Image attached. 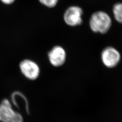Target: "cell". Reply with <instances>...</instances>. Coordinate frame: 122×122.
I'll return each instance as SVG.
<instances>
[{"label":"cell","instance_id":"obj_5","mask_svg":"<svg viewBox=\"0 0 122 122\" xmlns=\"http://www.w3.org/2000/svg\"><path fill=\"white\" fill-rule=\"evenodd\" d=\"M66 52L60 46H55L48 52V59L50 63L55 67L63 65L66 60Z\"/></svg>","mask_w":122,"mask_h":122},{"label":"cell","instance_id":"obj_8","mask_svg":"<svg viewBox=\"0 0 122 122\" xmlns=\"http://www.w3.org/2000/svg\"><path fill=\"white\" fill-rule=\"evenodd\" d=\"M39 2L44 5L52 8L55 7L58 1V0H39Z\"/></svg>","mask_w":122,"mask_h":122},{"label":"cell","instance_id":"obj_1","mask_svg":"<svg viewBox=\"0 0 122 122\" xmlns=\"http://www.w3.org/2000/svg\"><path fill=\"white\" fill-rule=\"evenodd\" d=\"M89 24L93 32L105 34L110 29L112 25V20L107 13L99 11L92 15Z\"/></svg>","mask_w":122,"mask_h":122},{"label":"cell","instance_id":"obj_2","mask_svg":"<svg viewBox=\"0 0 122 122\" xmlns=\"http://www.w3.org/2000/svg\"><path fill=\"white\" fill-rule=\"evenodd\" d=\"M82 9L77 6H71L66 10L63 15L64 20L70 26H77L82 22Z\"/></svg>","mask_w":122,"mask_h":122},{"label":"cell","instance_id":"obj_4","mask_svg":"<svg viewBox=\"0 0 122 122\" xmlns=\"http://www.w3.org/2000/svg\"><path fill=\"white\" fill-rule=\"evenodd\" d=\"M120 54L118 50L112 47L105 48L101 53L103 64L109 68H112L118 64L120 60Z\"/></svg>","mask_w":122,"mask_h":122},{"label":"cell","instance_id":"obj_10","mask_svg":"<svg viewBox=\"0 0 122 122\" xmlns=\"http://www.w3.org/2000/svg\"><path fill=\"white\" fill-rule=\"evenodd\" d=\"M0 2L5 5H10L13 4L15 0H0Z\"/></svg>","mask_w":122,"mask_h":122},{"label":"cell","instance_id":"obj_3","mask_svg":"<svg viewBox=\"0 0 122 122\" xmlns=\"http://www.w3.org/2000/svg\"><path fill=\"white\" fill-rule=\"evenodd\" d=\"M19 66L22 74L27 78L33 81L39 76V67L35 61L25 59L20 62Z\"/></svg>","mask_w":122,"mask_h":122},{"label":"cell","instance_id":"obj_9","mask_svg":"<svg viewBox=\"0 0 122 122\" xmlns=\"http://www.w3.org/2000/svg\"><path fill=\"white\" fill-rule=\"evenodd\" d=\"M12 122H24L23 118L21 114L17 112Z\"/></svg>","mask_w":122,"mask_h":122},{"label":"cell","instance_id":"obj_7","mask_svg":"<svg viewBox=\"0 0 122 122\" xmlns=\"http://www.w3.org/2000/svg\"><path fill=\"white\" fill-rule=\"evenodd\" d=\"M113 11L116 20L122 24V3H118L115 5Z\"/></svg>","mask_w":122,"mask_h":122},{"label":"cell","instance_id":"obj_6","mask_svg":"<svg viewBox=\"0 0 122 122\" xmlns=\"http://www.w3.org/2000/svg\"><path fill=\"white\" fill-rule=\"evenodd\" d=\"M17 112L12 107L11 102L7 99H4L0 104V121L12 122Z\"/></svg>","mask_w":122,"mask_h":122}]
</instances>
